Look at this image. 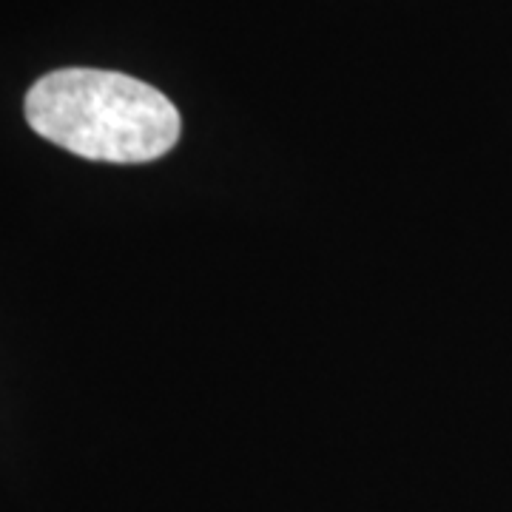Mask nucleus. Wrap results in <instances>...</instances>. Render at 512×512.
Returning <instances> with one entry per match:
<instances>
[{"label":"nucleus","instance_id":"nucleus-1","mask_svg":"<svg viewBox=\"0 0 512 512\" xmlns=\"http://www.w3.org/2000/svg\"><path fill=\"white\" fill-rule=\"evenodd\" d=\"M40 137L97 163H151L180 140V111L160 89L103 69H60L26 94Z\"/></svg>","mask_w":512,"mask_h":512}]
</instances>
